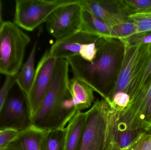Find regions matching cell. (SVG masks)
<instances>
[{
	"instance_id": "obj_1",
	"label": "cell",
	"mask_w": 151,
	"mask_h": 150,
	"mask_svg": "<svg viewBox=\"0 0 151 150\" xmlns=\"http://www.w3.org/2000/svg\"><path fill=\"white\" fill-rule=\"evenodd\" d=\"M96 45L97 52L92 62L79 55L67 60L73 77L89 85L101 97L110 100L120 70L124 45L120 40L103 37Z\"/></svg>"
},
{
	"instance_id": "obj_2",
	"label": "cell",
	"mask_w": 151,
	"mask_h": 150,
	"mask_svg": "<svg viewBox=\"0 0 151 150\" xmlns=\"http://www.w3.org/2000/svg\"><path fill=\"white\" fill-rule=\"evenodd\" d=\"M69 62L58 59L50 86L31 124L45 131L65 128L78 111L69 93Z\"/></svg>"
},
{
	"instance_id": "obj_3",
	"label": "cell",
	"mask_w": 151,
	"mask_h": 150,
	"mask_svg": "<svg viewBox=\"0 0 151 150\" xmlns=\"http://www.w3.org/2000/svg\"><path fill=\"white\" fill-rule=\"evenodd\" d=\"M120 112L109 100L97 99L86 112L87 123L80 150H106L114 141Z\"/></svg>"
},
{
	"instance_id": "obj_4",
	"label": "cell",
	"mask_w": 151,
	"mask_h": 150,
	"mask_svg": "<svg viewBox=\"0 0 151 150\" xmlns=\"http://www.w3.org/2000/svg\"><path fill=\"white\" fill-rule=\"evenodd\" d=\"M30 41V37L13 22L0 24V74L16 77Z\"/></svg>"
},
{
	"instance_id": "obj_5",
	"label": "cell",
	"mask_w": 151,
	"mask_h": 150,
	"mask_svg": "<svg viewBox=\"0 0 151 150\" xmlns=\"http://www.w3.org/2000/svg\"><path fill=\"white\" fill-rule=\"evenodd\" d=\"M123 43L124 54L111 97L116 92H123L128 93L131 98L143 71L149 47L148 45Z\"/></svg>"
},
{
	"instance_id": "obj_6",
	"label": "cell",
	"mask_w": 151,
	"mask_h": 150,
	"mask_svg": "<svg viewBox=\"0 0 151 150\" xmlns=\"http://www.w3.org/2000/svg\"><path fill=\"white\" fill-rule=\"evenodd\" d=\"M75 1L17 0L13 23L19 28L32 31L46 22L56 9Z\"/></svg>"
},
{
	"instance_id": "obj_7",
	"label": "cell",
	"mask_w": 151,
	"mask_h": 150,
	"mask_svg": "<svg viewBox=\"0 0 151 150\" xmlns=\"http://www.w3.org/2000/svg\"><path fill=\"white\" fill-rule=\"evenodd\" d=\"M151 127V77L120 112L117 129L146 130Z\"/></svg>"
},
{
	"instance_id": "obj_8",
	"label": "cell",
	"mask_w": 151,
	"mask_h": 150,
	"mask_svg": "<svg viewBox=\"0 0 151 150\" xmlns=\"http://www.w3.org/2000/svg\"><path fill=\"white\" fill-rule=\"evenodd\" d=\"M57 61L47 49L37 65L32 85L25 99L31 124L50 86Z\"/></svg>"
},
{
	"instance_id": "obj_9",
	"label": "cell",
	"mask_w": 151,
	"mask_h": 150,
	"mask_svg": "<svg viewBox=\"0 0 151 150\" xmlns=\"http://www.w3.org/2000/svg\"><path fill=\"white\" fill-rule=\"evenodd\" d=\"M82 9L80 0L59 7L46 21L47 31L56 40L79 31Z\"/></svg>"
},
{
	"instance_id": "obj_10",
	"label": "cell",
	"mask_w": 151,
	"mask_h": 150,
	"mask_svg": "<svg viewBox=\"0 0 151 150\" xmlns=\"http://www.w3.org/2000/svg\"><path fill=\"white\" fill-rule=\"evenodd\" d=\"M83 9L111 26L129 20L122 0H80Z\"/></svg>"
},
{
	"instance_id": "obj_11",
	"label": "cell",
	"mask_w": 151,
	"mask_h": 150,
	"mask_svg": "<svg viewBox=\"0 0 151 150\" xmlns=\"http://www.w3.org/2000/svg\"><path fill=\"white\" fill-rule=\"evenodd\" d=\"M101 37L78 31L56 41L49 49L50 53L55 59H67L79 55V52L85 44L97 43Z\"/></svg>"
},
{
	"instance_id": "obj_12",
	"label": "cell",
	"mask_w": 151,
	"mask_h": 150,
	"mask_svg": "<svg viewBox=\"0 0 151 150\" xmlns=\"http://www.w3.org/2000/svg\"><path fill=\"white\" fill-rule=\"evenodd\" d=\"M3 109L6 123L14 125V128L17 129V126L20 131L31 125L28 108L24 95L8 97Z\"/></svg>"
},
{
	"instance_id": "obj_13",
	"label": "cell",
	"mask_w": 151,
	"mask_h": 150,
	"mask_svg": "<svg viewBox=\"0 0 151 150\" xmlns=\"http://www.w3.org/2000/svg\"><path fill=\"white\" fill-rule=\"evenodd\" d=\"M44 131L31 124L19 131L17 136L0 150H41V141Z\"/></svg>"
},
{
	"instance_id": "obj_14",
	"label": "cell",
	"mask_w": 151,
	"mask_h": 150,
	"mask_svg": "<svg viewBox=\"0 0 151 150\" xmlns=\"http://www.w3.org/2000/svg\"><path fill=\"white\" fill-rule=\"evenodd\" d=\"M86 112L78 111L65 127V150H80L87 123Z\"/></svg>"
},
{
	"instance_id": "obj_15",
	"label": "cell",
	"mask_w": 151,
	"mask_h": 150,
	"mask_svg": "<svg viewBox=\"0 0 151 150\" xmlns=\"http://www.w3.org/2000/svg\"><path fill=\"white\" fill-rule=\"evenodd\" d=\"M69 90L71 98L77 111L90 108L95 102L94 90L76 77L70 79Z\"/></svg>"
},
{
	"instance_id": "obj_16",
	"label": "cell",
	"mask_w": 151,
	"mask_h": 150,
	"mask_svg": "<svg viewBox=\"0 0 151 150\" xmlns=\"http://www.w3.org/2000/svg\"><path fill=\"white\" fill-rule=\"evenodd\" d=\"M37 46V42L36 41L34 44L28 59L15 77L16 83L25 99L31 90L35 76V62Z\"/></svg>"
},
{
	"instance_id": "obj_17",
	"label": "cell",
	"mask_w": 151,
	"mask_h": 150,
	"mask_svg": "<svg viewBox=\"0 0 151 150\" xmlns=\"http://www.w3.org/2000/svg\"><path fill=\"white\" fill-rule=\"evenodd\" d=\"M111 26L83 8L82 21L79 31L103 38H111Z\"/></svg>"
},
{
	"instance_id": "obj_18",
	"label": "cell",
	"mask_w": 151,
	"mask_h": 150,
	"mask_svg": "<svg viewBox=\"0 0 151 150\" xmlns=\"http://www.w3.org/2000/svg\"><path fill=\"white\" fill-rule=\"evenodd\" d=\"M65 128L44 131L41 141V150H65Z\"/></svg>"
},
{
	"instance_id": "obj_19",
	"label": "cell",
	"mask_w": 151,
	"mask_h": 150,
	"mask_svg": "<svg viewBox=\"0 0 151 150\" xmlns=\"http://www.w3.org/2000/svg\"><path fill=\"white\" fill-rule=\"evenodd\" d=\"M145 130L141 129H116L114 141L119 145L121 149H124L129 147Z\"/></svg>"
},
{
	"instance_id": "obj_20",
	"label": "cell",
	"mask_w": 151,
	"mask_h": 150,
	"mask_svg": "<svg viewBox=\"0 0 151 150\" xmlns=\"http://www.w3.org/2000/svg\"><path fill=\"white\" fill-rule=\"evenodd\" d=\"M137 29L133 22L128 20L111 26V38L128 41L136 35Z\"/></svg>"
},
{
	"instance_id": "obj_21",
	"label": "cell",
	"mask_w": 151,
	"mask_h": 150,
	"mask_svg": "<svg viewBox=\"0 0 151 150\" xmlns=\"http://www.w3.org/2000/svg\"><path fill=\"white\" fill-rule=\"evenodd\" d=\"M128 18L136 26V35L151 32V10L130 14Z\"/></svg>"
},
{
	"instance_id": "obj_22",
	"label": "cell",
	"mask_w": 151,
	"mask_h": 150,
	"mask_svg": "<svg viewBox=\"0 0 151 150\" xmlns=\"http://www.w3.org/2000/svg\"><path fill=\"white\" fill-rule=\"evenodd\" d=\"M123 10L127 15L151 10V0H122Z\"/></svg>"
},
{
	"instance_id": "obj_23",
	"label": "cell",
	"mask_w": 151,
	"mask_h": 150,
	"mask_svg": "<svg viewBox=\"0 0 151 150\" xmlns=\"http://www.w3.org/2000/svg\"><path fill=\"white\" fill-rule=\"evenodd\" d=\"M126 150H151V127L126 149Z\"/></svg>"
},
{
	"instance_id": "obj_24",
	"label": "cell",
	"mask_w": 151,
	"mask_h": 150,
	"mask_svg": "<svg viewBox=\"0 0 151 150\" xmlns=\"http://www.w3.org/2000/svg\"><path fill=\"white\" fill-rule=\"evenodd\" d=\"M148 45L149 47V53L145 62L144 68L137 85L134 92L130 99L142 89L151 77V44Z\"/></svg>"
},
{
	"instance_id": "obj_25",
	"label": "cell",
	"mask_w": 151,
	"mask_h": 150,
	"mask_svg": "<svg viewBox=\"0 0 151 150\" xmlns=\"http://www.w3.org/2000/svg\"><path fill=\"white\" fill-rule=\"evenodd\" d=\"M130 100V97L128 93L119 92L114 93L110 100L113 106L121 112L127 107Z\"/></svg>"
},
{
	"instance_id": "obj_26",
	"label": "cell",
	"mask_w": 151,
	"mask_h": 150,
	"mask_svg": "<svg viewBox=\"0 0 151 150\" xmlns=\"http://www.w3.org/2000/svg\"><path fill=\"white\" fill-rule=\"evenodd\" d=\"M15 83V77L6 76L4 82L0 89V114L3 109L9 92Z\"/></svg>"
},
{
	"instance_id": "obj_27",
	"label": "cell",
	"mask_w": 151,
	"mask_h": 150,
	"mask_svg": "<svg viewBox=\"0 0 151 150\" xmlns=\"http://www.w3.org/2000/svg\"><path fill=\"white\" fill-rule=\"evenodd\" d=\"M96 43H89L83 45L79 52V56L88 62H92L97 54Z\"/></svg>"
},
{
	"instance_id": "obj_28",
	"label": "cell",
	"mask_w": 151,
	"mask_h": 150,
	"mask_svg": "<svg viewBox=\"0 0 151 150\" xmlns=\"http://www.w3.org/2000/svg\"><path fill=\"white\" fill-rule=\"evenodd\" d=\"M19 130L11 127L5 128L0 134V150L6 147L17 136Z\"/></svg>"
},
{
	"instance_id": "obj_29",
	"label": "cell",
	"mask_w": 151,
	"mask_h": 150,
	"mask_svg": "<svg viewBox=\"0 0 151 150\" xmlns=\"http://www.w3.org/2000/svg\"><path fill=\"white\" fill-rule=\"evenodd\" d=\"M106 150H122L119 145L116 142L113 141L108 145Z\"/></svg>"
},
{
	"instance_id": "obj_30",
	"label": "cell",
	"mask_w": 151,
	"mask_h": 150,
	"mask_svg": "<svg viewBox=\"0 0 151 150\" xmlns=\"http://www.w3.org/2000/svg\"><path fill=\"white\" fill-rule=\"evenodd\" d=\"M2 14V3L1 1H0V24L4 22Z\"/></svg>"
},
{
	"instance_id": "obj_31",
	"label": "cell",
	"mask_w": 151,
	"mask_h": 150,
	"mask_svg": "<svg viewBox=\"0 0 151 150\" xmlns=\"http://www.w3.org/2000/svg\"><path fill=\"white\" fill-rule=\"evenodd\" d=\"M4 128H3L1 129H0V134H1V133H2V132L3 131L4 129Z\"/></svg>"
},
{
	"instance_id": "obj_32",
	"label": "cell",
	"mask_w": 151,
	"mask_h": 150,
	"mask_svg": "<svg viewBox=\"0 0 151 150\" xmlns=\"http://www.w3.org/2000/svg\"><path fill=\"white\" fill-rule=\"evenodd\" d=\"M122 150H126V149H122Z\"/></svg>"
}]
</instances>
